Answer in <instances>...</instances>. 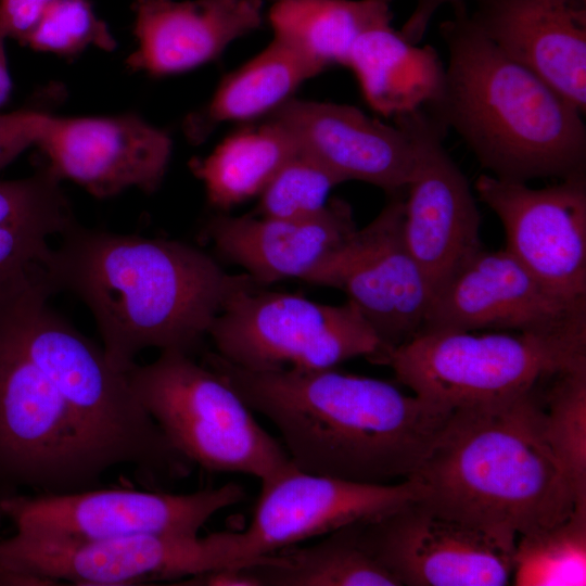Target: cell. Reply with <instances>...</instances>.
I'll list each match as a JSON object with an SVG mask.
<instances>
[{"instance_id": "cell-1", "label": "cell", "mask_w": 586, "mask_h": 586, "mask_svg": "<svg viewBox=\"0 0 586 586\" xmlns=\"http://www.w3.org/2000/svg\"><path fill=\"white\" fill-rule=\"evenodd\" d=\"M43 265L55 293L71 292L87 306L110 364L122 372L148 348L192 356L228 298L255 284L192 244L77 221Z\"/></svg>"}, {"instance_id": "cell-2", "label": "cell", "mask_w": 586, "mask_h": 586, "mask_svg": "<svg viewBox=\"0 0 586 586\" xmlns=\"http://www.w3.org/2000/svg\"><path fill=\"white\" fill-rule=\"evenodd\" d=\"M204 360L277 428L292 463L311 474L372 484L404 481L453 410L335 367L251 370L216 352Z\"/></svg>"}, {"instance_id": "cell-3", "label": "cell", "mask_w": 586, "mask_h": 586, "mask_svg": "<svg viewBox=\"0 0 586 586\" xmlns=\"http://www.w3.org/2000/svg\"><path fill=\"white\" fill-rule=\"evenodd\" d=\"M543 383L454 408L408 477L436 514L514 549L518 536L566 519L579 502L549 442Z\"/></svg>"}, {"instance_id": "cell-4", "label": "cell", "mask_w": 586, "mask_h": 586, "mask_svg": "<svg viewBox=\"0 0 586 586\" xmlns=\"http://www.w3.org/2000/svg\"><path fill=\"white\" fill-rule=\"evenodd\" d=\"M440 26L448 63L425 109L455 130L489 175L509 181L586 171L583 113L471 22L464 1Z\"/></svg>"}, {"instance_id": "cell-5", "label": "cell", "mask_w": 586, "mask_h": 586, "mask_svg": "<svg viewBox=\"0 0 586 586\" xmlns=\"http://www.w3.org/2000/svg\"><path fill=\"white\" fill-rule=\"evenodd\" d=\"M53 294L41 265L0 286V307L25 353L54 384L111 468L128 464L151 480L187 477L193 464L169 443L102 345L49 307Z\"/></svg>"}, {"instance_id": "cell-6", "label": "cell", "mask_w": 586, "mask_h": 586, "mask_svg": "<svg viewBox=\"0 0 586 586\" xmlns=\"http://www.w3.org/2000/svg\"><path fill=\"white\" fill-rule=\"evenodd\" d=\"M125 374L169 443L193 466L251 475L262 485L294 466L282 443L260 426L237 392L191 355L161 352Z\"/></svg>"}, {"instance_id": "cell-7", "label": "cell", "mask_w": 586, "mask_h": 586, "mask_svg": "<svg viewBox=\"0 0 586 586\" xmlns=\"http://www.w3.org/2000/svg\"><path fill=\"white\" fill-rule=\"evenodd\" d=\"M583 361L586 336L431 331L390 349L383 365L415 395L454 409L527 391Z\"/></svg>"}, {"instance_id": "cell-8", "label": "cell", "mask_w": 586, "mask_h": 586, "mask_svg": "<svg viewBox=\"0 0 586 586\" xmlns=\"http://www.w3.org/2000/svg\"><path fill=\"white\" fill-rule=\"evenodd\" d=\"M110 469L0 307V481L63 494L95 487Z\"/></svg>"}, {"instance_id": "cell-9", "label": "cell", "mask_w": 586, "mask_h": 586, "mask_svg": "<svg viewBox=\"0 0 586 586\" xmlns=\"http://www.w3.org/2000/svg\"><path fill=\"white\" fill-rule=\"evenodd\" d=\"M208 337L218 355L251 370L326 369L355 357L383 364L388 353L349 301L321 304L256 284L228 298Z\"/></svg>"}, {"instance_id": "cell-10", "label": "cell", "mask_w": 586, "mask_h": 586, "mask_svg": "<svg viewBox=\"0 0 586 586\" xmlns=\"http://www.w3.org/2000/svg\"><path fill=\"white\" fill-rule=\"evenodd\" d=\"M227 565L222 532L204 537L137 535L75 539L16 532L0 539V574L24 576L41 586H119L180 581Z\"/></svg>"}, {"instance_id": "cell-11", "label": "cell", "mask_w": 586, "mask_h": 586, "mask_svg": "<svg viewBox=\"0 0 586 586\" xmlns=\"http://www.w3.org/2000/svg\"><path fill=\"white\" fill-rule=\"evenodd\" d=\"M246 496L235 482L187 494L93 487L5 496L0 499V511L14 523L16 532L31 535L75 539L198 537L212 517Z\"/></svg>"}, {"instance_id": "cell-12", "label": "cell", "mask_w": 586, "mask_h": 586, "mask_svg": "<svg viewBox=\"0 0 586 586\" xmlns=\"http://www.w3.org/2000/svg\"><path fill=\"white\" fill-rule=\"evenodd\" d=\"M390 201L304 280L343 291L390 351L416 336L432 286L403 235L404 195Z\"/></svg>"}, {"instance_id": "cell-13", "label": "cell", "mask_w": 586, "mask_h": 586, "mask_svg": "<svg viewBox=\"0 0 586 586\" xmlns=\"http://www.w3.org/2000/svg\"><path fill=\"white\" fill-rule=\"evenodd\" d=\"M484 330L586 336V302L556 295L507 250L483 247L434 292L420 332Z\"/></svg>"}, {"instance_id": "cell-14", "label": "cell", "mask_w": 586, "mask_h": 586, "mask_svg": "<svg viewBox=\"0 0 586 586\" xmlns=\"http://www.w3.org/2000/svg\"><path fill=\"white\" fill-rule=\"evenodd\" d=\"M416 162L404 198L403 235L434 292L483 249L481 215L470 183L448 154V129L425 109L397 115Z\"/></svg>"}, {"instance_id": "cell-15", "label": "cell", "mask_w": 586, "mask_h": 586, "mask_svg": "<svg viewBox=\"0 0 586 586\" xmlns=\"http://www.w3.org/2000/svg\"><path fill=\"white\" fill-rule=\"evenodd\" d=\"M357 528L361 546L399 586H505L512 577L513 549L417 500Z\"/></svg>"}, {"instance_id": "cell-16", "label": "cell", "mask_w": 586, "mask_h": 586, "mask_svg": "<svg viewBox=\"0 0 586 586\" xmlns=\"http://www.w3.org/2000/svg\"><path fill=\"white\" fill-rule=\"evenodd\" d=\"M475 190L501 222L505 250L556 295L586 302V171L538 189L483 174Z\"/></svg>"}, {"instance_id": "cell-17", "label": "cell", "mask_w": 586, "mask_h": 586, "mask_svg": "<svg viewBox=\"0 0 586 586\" xmlns=\"http://www.w3.org/2000/svg\"><path fill=\"white\" fill-rule=\"evenodd\" d=\"M418 499L419 488L410 479L360 483L307 473L293 466L262 485L247 528L228 532L230 564L249 565L263 556Z\"/></svg>"}, {"instance_id": "cell-18", "label": "cell", "mask_w": 586, "mask_h": 586, "mask_svg": "<svg viewBox=\"0 0 586 586\" xmlns=\"http://www.w3.org/2000/svg\"><path fill=\"white\" fill-rule=\"evenodd\" d=\"M35 146L61 180L98 199L136 188L156 191L173 151L169 135L133 112L111 116L42 115Z\"/></svg>"}, {"instance_id": "cell-19", "label": "cell", "mask_w": 586, "mask_h": 586, "mask_svg": "<svg viewBox=\"0 0 586 586\" xmlns=\"http://www.w3.org/2000/svg\"><path fill=\"white\" fill-rule=\"evenodd\" d=\"M285 128L298 146L339 175L390 195L405 192L416 153L399 126L369 117L348 104L290 99L267 115Z\"/></svg>"}, {"instance_id": "cell-20", "label": "cell", "mask_w": 586, "mask_h": 586, "mask_svg": "<svg viewBox=\"0 0 586 586\" xmlns=\"http://www.w3.org/2000/svg\"><path fill=\"white\" fill-rule=\"evenodd\" d=\"M473 1L474 26L585 114L586 0Z\"/></svg>"}, {"instance_id": "cell-21", "label": "cell", "mask_w": 586, "mask_h": 586, "mask_svg": "<svg viewBox=\"0 0 586 586\" xmlns=\"http://www.w3.org/2000/svg\"><path fill=\"white\" fill-rule=\"evenodd\" d=\"M356 230L349 204L333 199L304 218L219 215L207 222L205 234L222 258L265 286L288 279L304 281Z\"/></svg>"}, {"instance_id": "cell-22", "label": "cell", "mask_w": 586, "mask_h": 586, "mask_svg": "<svg viewBox=\"0 0 586 586\" xmlns=\"http://www.w3.org/2000/svg\"><path fill=\"white\" fill-rule=\"evenodd\" d=\"M263 0H133L135 73L165 76L217 58L232 41L257 29Z\"/></svg>"}, {"instance_id": "cell-23", "label": "cell", "mask_w": 586, "mask_h": 586, "mask_svg": "<svg viewBox=\"0 0 586 586\" xmlns=\"http://www.w3.org/2000/svg\"><path fill=\"white\" fill-rule=\"evenodd\" d=\"M366 102L385 117L410 113L433 102L445 66L432 46L418 47L391 23L361 34L347 56Z\"/></svg>"}, {"instance_id": "cell-24", "label": "cell", "mask_w": 586, "mask_h": 586, "mask_svg": "<svg viewBox=\"0 0 586 586\" xmlns=\"http://www.w3.org/2000/svg\"><path fill=\"white\" fill-rule=\"evenodd\" d=\"M322 71L273 38L262 52L227 75L212 99L184 119V135L191 142L200 143L219 123L267 116L292 99L302 82Z\"/></svg>"}, {"instance_id": "cell-25", "label": "cell", "mask_w": 586, "mask_h": 586, "mask_svg": "<svg viewBox=\"0 0 586 586\" xmlns=\"http://www.w3.org/2000/svg\"><path fill=\"white\" fill-rule=\"evenodd\" d=\"M61 179L44 164L33 175L0 180V285L42 263L76 222Z\"/></svg>"}, {"instance_id": "cell-26", "label": "cell", "mask_w": 586, "mask_h": 586, "mask_svg": "<svg viewBox=\"0 0 586 586\" xmlns=\"http://www.w3.org/2000/svg\"><path fill=\"white\" fill-rule=\"evenodd\" d=\"M273 38L322 69L345 65L357 38L392 21V0H269Z\"/></svg>"}, {"instance_id": "cell-27", "label": "cell", "mask_w": 586, "mask_h": 586, "mask_svg": "<svg viewBox=\"0 0 586 586\" xmlns=\"http://www.w3.org/2000/svg\"><path fill=\"white\" fill-rule=\"evenodd\" d=\"M300 146L278 123H265L225 139L205 158L190 163L204 186L208 203L227 211L258 196L279 168Z\"/></svg>"}, {"instance_id": "cell-28", "label": "cell", "mask_w": 586, "mask_h": 586, "mask_svg": "<svg viewBox=\"0 0 586 586\" xmlns=\"http://www.w3.org/2000/svg\"><path fill=\"white\" fill-rule=\"evenodd\" d=\"M357 523L306 547H286L249 566L264 586H399L361 546Z\"/></svg>"}, {"instance_id": "cell-29", "label": "cell", "mask_w": 586, "mask_h": 586, "mask_svg": "<svg viewBox=\"0 0 586 586\" xmlns=\"http://www.w3.org/2000/svg\"><path fill=\"white\" fill-rule=\"evenodd\" d=\"M511 581L515 586L586 585V502L550 527L518 536Z\"/></svg>"}, {"instance_id": "cell-30", "label": "cell", "mask_w": 586, "mask_h": 586, "mask_svg": "<svg viewBox=\"0 0 586 586\" xmlns=\"http://www.w3.org/2000/svg\"><path fill=\"white\" fill-rule=\"evenodd\" d=\"M546 431L579 502H586V361L543 384Z\"/></svg>"}, {"instance_id": "cell-31", "label": "cell", "mask_w": 586, "mask_h": 586, "mask_svg": "<svg viewBox=\"0 0 586 586\" xmlns=\"http://www.w3.org/2000/svg\"><path fill=\"white\" fill-rule=\"evenodd\" d=\"M342 182L339 175L300 148L258 195L257 214L277 218L314 216L327 206L329 193Z\"/></svg>"}, {"instance_id": "cell-32", "label": "cell", "mask_w": 586, "mask_h": 586, "mask_svg": "<svg viewBox=\"0 0 586 586\" xmlns=\"http://www.w3.org/2000/svg\"><path fill=\"white\" fill-rule=\"evenodd\" d=\"M24 46L61 56H74L90 47L111 51L116 42L88 0H56Z\"/></svg>"}, {"instance_id": "cell-33", "label": "cell", "mask_w": 586, "mask_h": 586, "mask_svg": "<svg viewBox=\"0 0 586 586\" xmlns=\"http://www.w3.org/2000/svg\"><path fill=\"white\" fill-rule=\"evenodd\" d=\"M46 112L40 106H29L0 114V169L36 144Z\"/></svg>"}, {"instance_id": "cell-34", "label": "cell", "mask_w": 586, "mask_h": 586, "mask_svg": "<svg viewBox=\"0 0 586 586\" xmlns=\"http://www.w3.org/2000/svg\"><path fill=\"white\" fill-rule=\"evenodd\" d=\"M56 0H0V36L24 46Z\"/></svg>"}, {"instance_id": "cell-35", "label": "cell", "mask_w": 586, "mask_h": 586, "mask_svg": "<svg viewBox=\"0 0 586 586\" xmlns=\"http://www.w3.org/2000/svg\"><path fill=\"white\" fill-rule=\"evenodd\" d=\"M186 586H264L259 576L249 565H226L212 569L178 581Z\"/></svg>"}, {"instance_id": "cell-36", "label": "cell", "mask_w": 586, "mask_h": 586, "mask_svg": "<svg viewBox=\"0 0 586 586\" xmlns=\"http://www.w3.org/2000/svg\"><path fill=\"white\" fill-rule=\"evenodd\" d=\"M464 0H416V8L404 24L400 34L410 42L418 43L423 37L435 11L445 3L451 5Z\"/></svg>"}, {"instance_id": "cell-37", "label": "cell", "mask_w": 586, "mask_h": 586, "mask_svg": "<svg viewBox=\"0 0 586 586\" xmlns=\"http://www.w3.org/2000/svg\"><path fill=\"white\" fill-rule=\"evenodd\" d=\"M4 40L0 36V106L8 101L12 91V80L8 68Z\"/></svg>"}, {"instance_id": "cell-38", "label": "cell", "mask_w": 586, "mask_h": 586, "mask_svg": "<svg viewBox=\"0 0 586 586\" xmlns=\"http://www.w3.org/2000/svg\"><path fill=\"white\" fill-rule=\"evenodd\" d=\"M0 585H3V582H2V579H1V578H0Z\"/></svg>"}, {"instance_id": "cell-39", "label": "cell", "mask_w": 586, "mask_h": 586, "mask_svg": "<svg viewBox=\"0 0 586 586\" xmlns=\"http://www.w3.org/2000/svg\"><path fill=\"white\" fill-rule=\"evenodd\" d=\"M1 517H2V513H1V511H0V520H1Z\"/></svg>"}]
</instances>
